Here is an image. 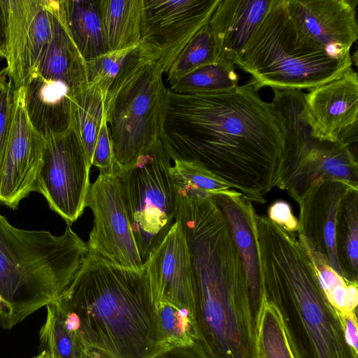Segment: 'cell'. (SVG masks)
<instances>
[{"label":"cell","mask_w":358,"mask_h":358,"mask_svg":"<svg viewBox=\"0 0 358 358\" xmlns=\"http://www.w3.org/2000/svg\"><path fill=\"white\" fill-rule=\"evenodd\" d=\"M335 247L342 276L358 282V189L343 198L335 230Z\"/></svg>","instance_id":"obj_24"},{"label":"cell","mask_w":358,"mask_h":358,"mask_svg":"<svg viewBox=\"0 0 358 358\" xmlns=\"http://www.w3.org/2000/svg\"><path fill=\"white\" fill-rule=\"evenodd\" d=\"M171 157L161 139L125 170L123 180L132 233L144 264L171 229L177 190L170 173Z\"/></svg>","instance_id":"obj_9"},{"label":"cell","mask_w":358,"mask_h":358,"mask_svg":"<svg viewBox=\"0 0 358 358\" xmlns=\"http://www.w3.org/2000/svg\"><path fill=\"white\" fill-rule=\"evenodd\" d=\"M255 230L262 293L280 310L301 358H358L294 233L258 215Z\"/></svg>","instance_id":"obj_4"},{"label":"cell","mask_w":358,"mask_h":358,"mask_svg":"<svg viewBox=\"0 0 358 358\" xmlns=\"http://www.w3.org/2000/svg\"><path fill=\"white\" fill-rule=\"evenodd\" d=\"M8 79L25 85L47 50L52 34L51 0H6Z\"/></svg>","instance_id":"obj_13"},{"label":"cell","mask_w":358,"mask_h":358,"mask_svg":"<svg viewBox=\"0 0 358 358\" xmlns=\"http://www.w3.org/2000/svg\"><path fill=\"white\" fill-rule=\"evenodd\" d=\"M55 301L87 349L113 358H153L171 348L158 327L145 265L124 267L89 251Z\"/></svg>","instance_id":"obj_3"},{"label":"cell","mask_w":358,"mask_h":358,"mask_svg":"<svg viewBox=\"0 0 358 358\" xmlns=\"http://www.w3.org/2000/svg\"><path fill=\"white\" fill-rule=\"evenodd\" d=\"M175 220L189 251L196 343L206 358H257L247 277L222 213L211 200H196Z\"/></svg>","instance_id":"obj_2"},{"label":"cell","mask_w":358,"mask_h":358,"mask_svg":"<svg viewBox=\"0 0 358 358\" xmlns=\"http://www.w3.org/2000/svg\"><path fill=\"white\" fill-rule=\"evenodd\" d=\"M91 166L72 127L45 140L35 192L45 197L50 208L68 225L76 222L87 207Z\"/></svg>","instance_id":"obj_10"},{"label":"cell","mask_w":358,"mask_h":358,"mask_svg":"<svg viewBox=\"0 0 358 358\" xmlns=\"http://www.w3.org/2000/svg\"><path fill=\"white\" fill-rule=\"evenodd\" d=\"M216 62L215 48L208 23L191 38L167 71L171 86L185 76L204 66Z\"/></svg>","instance_id":"obj_29"},{"label":"cell","mask_w":358,"mask_h":358,"mask_svg":"<svg viewBox=\"0 0 358 358\" xmlns=\"http://www.w3.org/2000/svg\"><path fill=\"white\" fill-rule=\"evenodd\" d=\"M356 3L349 0H285L299 34L338 58L350 55L358 37Z\"/></svg>","instance_id":"obj_15"},{"label":"cell","mask_w":358,"mask_h":358,"mask_svg":"<svg viewBox=\"0 0 358 358\" xmlns=\"http://www.w3.org/2000/svg\"><path fill=\"white\" fill-rule=\"evenodd\" d=\"M304 110L313 135L338 141L342 133L358 123V76L351 67L339 78L309 90Z\"/></svg>","instance_id":"obj_17"},{"label":"cell","mask_w":358,"mask_h":358,"mask_svg":"<svg viewBox=\"0 0 358 358\" xmlns=\"http://www.w3.org/2000/svg\"><path fill=\"white\" fill-rule=\"evenodd\" d=\"M47 318L40 331L42 351L49 358H83L87 349L66 323L55 301L47 305Z\"/></svg>","instance_id":"obj_27"},{"label":"cell","mask_w":358,"mask_h":358,"mask_svg":"<svg viewBox=\"0 0 358 358\" xmlns=\"http://www.w3.org/2000/svg\"><path fill=\"white\" fill-rule=\"evenodd\" d=\"M9 79L8 77V69L4 68L0 70V96L5 89Z\"/></svg>","instance_id":"obj_40"},{"label":"cell","mask_w":358,"mask_h":358,"mask_svg":"<svg viewBox=\"0 0 358 358\" xmlns=\"http://www.w3.org/2000/svg\"><path fill=\"white\" fill-rule=\"evenodd\" d=\"M83 358H113L111 356L94 348L87 349Z\"/></svg>","instance_id":"obj_39"},{"label":"cell","mask_w":358,"mask_h":358,"mask_svg":"<svg viewBox=\"0 0 358 358\" xmlns=\"http://www.w3.org/2000/svg\"><path fill=\"white\" fill-rule=\"evenodd\" d=\"M136 48L109 51L85 62L88 84L99 88L106 96L126 57Z\"/></svg>","instance_id":"obj_32"},{"label":"cell","mask_w":358,"mask_h":358,"mask_svg":"<svg viewBox=\"0 0 358 358\" xmlns=\"http://www.w3.org/2000/svg\"><path fill=\"white\" fill-rule=\"evenodd\" d=\"M8 45V19L6 0H0V57H7Z\"/></svg>","instance_id":"obj_38"},{"label":"cell","mask_w":358,"mask_h":358,"mask_svg":"<svg viewBox=\"0 0 358 358\" xmlns=\"http://www.w3.org/2000/svg\"><path fill=\"white\" fill-rule=\"evenodd\" d=\"M34 358H49L45 352L42 351L38 356Z\"/></svg>","instance_id":"obj_41"},{"label":"cell","mask_w":358,"mask_h":358,"mask_svg":"<svg viewBox=\"0 0 358 358\" xmlns=\"http://www.w3.org/2000/svg\"><path fill=\"white\" fill-rule=\"evenodd\" d=\"M271 221L288 232L299 231V220L293 214L291 206L287 201L278 200L268 208V217Z\"/></svg>","instance_id":"obj_35"},{"label":"cell","mask_w":358,"mask_h":358,"mask_svg":"<svg viewBox=\"0 0 358 358\" xmlns=\"http://www.w3.org/2000/svg\"><path fill=\"white\" fill-rule=\"evenodd\" d=\"M222 213L234 245L243 264L255 323L262 289L255 230L257 213L252 201L234 189L210 196Z\"/></svg>","instance_id":"obj_19"},{"label":"cell","mask_w":358,"mask_h":358,"mask_svg":"<svg viewBox=\"0 0 358 358\" xmlns=\"http://www.w3.org/2000/svg\"><path fill=\"white\" fill-rule=\"evenodd\" d=\"M250 80L227 92L168 90L161 141L171 159L196 161L251 201L275 187L284 136L271 103Z\"/></svg>","instance_id":"obj_1"},{"label":"cell","mask_w":358,"mask_h":358,"mask_svg":"<svg viewBox=\"0 0 358 358\" xmlns=\"http://www.w3.org/2000/svg\"><path fill=\"white\" fill-rule=\"evenodd\" d=\"M61 236L11 225L0 213V296L9 310L8 329L59 298L89 252L71 229Z\"/></svg>","instance_id":"obj_5"},{"label":"cell","mask_w":358,"mask_h":358,"mask_svg":"<svg viewBox=\"0 0 358 358\" xmlns=\"http://www.w3.org/2000/svg\"><path fill=\"white\" fill-rule=\"evenodd\" d=\"M351 56L338 58L303 37L285 0H272L234 65L251 75L260 90L312 89L336 79L352 67Z\"/></svg>","instance_id":"obj_6"},{"label":"cell","mask_w":358,"mask_h":358,"mask_svg":"<svg viewBox=\"0 0 358 358\" xmlns=\"http://www.w3.org/2000/svg\"><path fill=\"white\" fill-rule=\"evenodd\" d=\"M144 265L155 303L168 302L189 310L192 315V266L186 238L178 222H174Z\"/></svg>","instance_id":"obj_16"},{"label":"cell","mask_w":358,"mask_h":358,"mask_svg":"<svg viewBox=\"0 0 358 358\" xmlns=\"http://www.w3.org/2000/svg\"><path fill=\"white\" fill-rule=\"evenodd\" d=\"M115 164L111 134L104 117L96 139L92 166L99 168V171H106L113 169Z\"/></svg>","instance_id":"obj_34"},{"label":"cell","mask_w":358,"mask_h":358,"mask_svg":"<svg viewBox=\"0 0 358 358\" xmlns=\"http://www.w3.org/2000/svg\"><path fill=\"white\" fill-rule=\"evenodd\" d=\"M238 82L234 64L216 62L185 76L169 90L182 94L221 93L233 90Z\"/></svg>","instance_id":"obj_28"},{"label":"cell","mask_w":358,"mask_h":358,"mask_svg":"<svg viewBox=\"0 0 358 358\" xmlns=\"http://www.w3.org/2000/svg\"><path fill=\"white\" fill-rule=\"evenodd\" d=\"M153 358H206V357L199 345L196 343L191 346L169 348Z\"/></svg>","instance_id":"obj_37"},{"label":"cell","mask_w":358,"mask_h":358,"mask_svg":"<svg viewBox=\"0 0 358 358\" xmlns=\"http://www.w3.org/2000/svg\"><path fill=\"white\" fill-rule=\"evenodd\" d=\"M257 358H301L284 317L262 293L256 320Z\"/></svg>","instance_id":"obj_23"},{"label":"cell","mask_w":358,"mask_h":358,"mask_svg":"<svg viewBox=\"0 0 358 358\" xmlns=\"http://www.w3.org/2000/svg\"><path fill=\"white\" fill-rule=\"evenodd\" d=\"M173 161L170 173L176 189L204 196H211L233 189L196 161Z\"/></svg>","instance_id":"obj_30"},{"label":"cell","mask_w":358,"mask_h":358,"mask_svg":"<svg viewBox=\"0 0 358 358\" xmlns=\"http://www.w3.org/2000/svg\"><path fill=\"white\" fill-rule=\"evenodd\" d=\"M272 0H220L208 22L216 62L234 64L266 14Z\"/></svg>","instance_id":"obj_20"},{"label":"cell","mask_w":358,"mask_h":358,"mask_svg":"<svg viewBox=\"0 0 358 358\" xmlns=\"http://www.w3.org/2000/svg\"><path fill=\"white\" fill-rule=\"evenodd\" d=\"M339 315L343 327L345 342L352 352L358 356L357 317L356 310Z\"/></svg>","instance_id":"obj_36"},{"label":"cell","mask_w":358,"mask_h":358,"mask_svg":"<svg viewBox=\"0 0 358 358\" xmlns=\"http://www.w3.org/2000/svg\"><path fill=\"white\" fill-rule=\"evenodd\" d=\"M87 207L93 225L87 243L89 251L115 264L135 269L144 267L131 230L125 189L117 164L100 171L90 185Z\"/></svg>","instance_id":"obj_11"},{"label":"cell","mask_w":358,"mask_h":358,"mask_svg":"<svg viewBox=\"0 0 358 358\" xmlns=\"http://www.w3.org/2000/svg\"><path fill=\"white\" fill-rule=\"evenodd\" d=\"M351 189H358L341 181H324L311 189L299 204V241L320 253L341 275L335 230L341 202Z\"/></svg>","instance_id":"obj_18"},{"label":"cell","mask_w":358,"mask_h":358,"mask_svg":"<svg viewBox=\"0 0 358 358\" xmlns=\"http://www.w3.org/2000/svg\"><path fill=\"white\" fill-rule=\"evenodd\" d=\"M45 139L26 113L22 87L16 90L10 135L0 171V203L16 210L21 200L35 192Z\"/></svg>","instance_id":"obj_14"},{"label":"cell","mask_w":358,"mask_h":358,"mask_svg":"<svg viewBox=\"0 0 358 358\" xmlns=\"http://www.w3.org/2000/svg\"><path fill=\"white\" fill-rule=\"evenodd\" d=\"M53 9L85 62L109 52L99 1H52Z\"/></svg>","instance_id":"obj_21"},{"label":"cell","mask_w":358,"mask_h":358,"mask_svg":"<svg viewBox=\"0 0 358 358\" xmlns=\"http://www.w3.org/2000/svg\"><path fill=\"white\" fill-rule=\"evenodd\" d=\"M100 11L109 51L137 48L143 0H101Z\"/></svg>","instance_id":"obj_22"},{"label":"cell","mask_w":358,"mask_h":358,"mask_svg":"<svg viewBox=\"0 0 358 358\" xmlns=\"http://www.w3.org/2000/svg\"><path fill=\"white\" fill-rule=\"evenodd\" d=\"M105 95L94 85H87L75 94L72 103L71 127L77 132L92 165L100 127L105 117Z\"/></svg>","instance_id":"obj_25"},{"label":"cell","mask_w":358,"mask_h":358,"mask_svg":"<svg viewBox=\"0 0 358 358\" xmlns=\"http://www.w3.org/2000/svg\"><path fill=\"white\" fill-rule=\"evenodd\" d=\"M220 0H143L138 48L166 73L182 49L208 23Z\"/></svg>","instance_id":"obj_12"},{"label":"cell","mask_w":358,"mask_h":358,"mask_svg":"<svg viewBox=\"0 0 358 358\" xmlns=\"http://www.w3.org/2000/svg\"><path fill=\"white\" fill-rule=\"evenodd\" d=\"M158 327L169 348L187 347L198 340L193 315L185 308L168 302L156 304Z\"/></svg>","instance_id":"obj_31"},{"label":"cell","mask_w":358,"mask_h":358,"mask_svg":"<svg viewBox=\"0 0 358 358\" xmlns=\"http://www.w3.org/2000/svg\"><path fill=\"white\" fill-rule=\"evenodd\" d=\"M157 61L138 47L126 57L104 104L115 162L131 166L161 139L168 90Z\"/></svg>","instance_id":"obj_7"},{"label":"cell","mask_w":358,"mask_h":358,"mask_svg":"<svg viewBox=\"0 0 358 358\" xmlns=\"http://www.w3.org/2000/svg\"><path fill=\"white\" fill-rule=\"evenodd\" d=\"M271 102L283 131L284 146L275 187L285 190L298 204L313 187L337 180L358 189L356 155L341 141L313 136L306 117L305 94L273 89Z\"/></svg>","instance_id":"obj_8"},{"label":"cell","mask_w":358,"mask_h":358,"mask_svg":"<svg viewBox=\"0 0 358 358\" xmlns=\"http://www.w3.org/2000/svg\"><path fill=\"white\" fill-rule=\"evenodd\" d=\"M15 94L16 89L9 80L0 96V171L10 135Z\"/></svg>","instance_id":"obj_33"},{"label":"cell","mask_w":358,"mask_h":358,"mask_svg":"<svg viewBox=\"0 0 358 358\" xmlns=\"http://www.w3.org/2000/svg\"><path fill=\"white\" fill-rule=\"evenodd\" d=\"M300 243L310 258L318 286L329 304L339 315L357 310L358 282L345 279L320 253Z\"/></svg>","instance_id":"obj_26"}]
</instances>
